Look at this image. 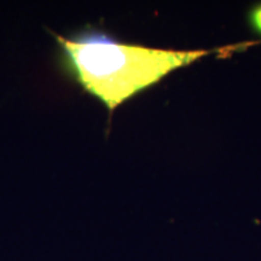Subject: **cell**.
Returning <instances> with one entry per match:
<instances>
[{
  "instance_id": "obj_1",
  "label": "cell",
  "mask_w": 261,
  "mask_h": 261,
  "mask_svg": "<svg viewBox=\"0 0 261 261\" xmlns=\"http://www.w3.org/2000/svg\"><path fill=\"white\" fill-rule=\"evenodd\" d=\"M55 38L65 70L110 113L171 71L213 52L159 50L121 44L97 34Z\"/></svg>"
},
{
  "instance_id": "obj_2",
  "label": "cell",
  "mask_w": 261,
  "mask_h": 261,
  "mask_svg": "<svg viewBox=\"0 0 261 261\" xmlns=\"http://www.w3.org/2000/svg\"><path fill=\"white\" fill-rule=\"evenodd\" d=\"M252 23L254 24V27L261 33V6H257V8L253 11Z\"/></svg>"
}]
</instances>
